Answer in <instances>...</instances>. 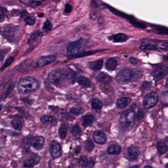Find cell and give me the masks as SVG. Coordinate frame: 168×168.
Here are the masks:
<instances>
[{
  "label": "cell",
  "instance_id": "1",
  "mask_svg": "<svg viewBox=\"0 0 168 168\" xmlns=\"http://www.w3.org/2000/svg\"><path fill=\"white\" fill-rule=\"evenodd\" d=\"M76 74L70 68L53 70L48 74L47 79L49 82L55 86L60 87L63 86L65 82H74Z\"/></svg>",
  "mask_w": 168,
  "mask_h": 168
},
{
  "label": "cell",
  "instance_id": "2",
  "mask_svg": "<svg viewBox=\"0 0 168 168\" xmlns=\"http://www.w3.org/2000/svg\"><path fill=\"white\" fill-rule=\"evenodd\" d=\"M39 87L40 84L37 80L28 76L21 79L17 84V88L20 94H28L37 90Z\"/></svg>",
  "mask_w": 168,
  "mask_h": 168
},
{
  "label": "cell",
  "instance_id": "3",
  "mask_svg": "<svg viewBox=\"0 0 168 168\" xmlns=\"http://www.w3.org/2000/svg\"><path fill=\"white\" fill-rule=\"evenodd\" d=\"M136 117L135 111L130 109L123 112L120 118L119 124L121 129L123 131H128L132 128Z\"/></svg>",
  "mask_w": 168,
  "mask_h": 168
},
{
  "label": "cell",
  "instance_id": "4",
  "mask_svg": "<svg viewBox=\"0 0 168 168\" xmlns=\"http://www.w3.org/2000/svg\"><path fill=\"white\" fill-rule=\"evenodd\" d=\"M168 74V65L162 64L156 67L152 72V75L156 82L162 80Z\"/></svg>",
  "mask_w": 168,
  "mask_h": 168
},
{
  "label": "cell",
  "instance_id": "5",
  "mask_svg": "<svg viewBox=\"0 0 168 168\" xmlns=\"http://www.w3.org/2000/svg\"><path fill=\"white\" fill-rule=\"evenodd\" d=\"M133 73L129 69H123L117 74L116 76V80L119 84H125L131 80L132 77Z\"/></svg>",
  "mask_w": 168,
  "mask_h": 168
},
{
  "label": "cell",
  "instance_id": "6",
  "mask_svg": "<svg viewBox=\"0 0 168 168\" xmlns=\"http://www.w3.org/2000/svg\"><path fill=\"white\" fill-rule=\"evenodd\" d=\"M158 100V95L155 92H152L146 95L143 101V106L146 109H150L155 106Z\"/></svg>",
  "mask_w": 168,
  "mask_h": 168
},
{
  "label": "cell",
  "instance_id": "7",
  "mask_svg": "<svg viewBox=\"0 0 168 168\" xmlns=\"http://www.w3.org/2000/svg\"><path fill=\"white\" fill-rule=\"evenodd\" d=\"M82 44V40L72 42L67 47V54L70 57H73L79 53Z\"/></svg>",
  "mask_w": 168,
  "mask_h": 168
},
{
  "label": "cell",
  "instance_id": "8",
  "mask_svg": "<svg viewBox=\"0 0 168 168\" xmlns=\"http://www.w3.org/2000/svg\"><path fill=\"white\" fill-rule=\"evenodd\" d=\"M2 30V34L5 39L10 41L14 40L16 32V28L13 26H7Z\"/></svg>",
  "mask_w": 168,
  "mask_h": 168
},
{
  "label": "cell",
  "instance_id": "9",
  "mask_svg": "<svg viewBox=\"0 0 168 168\" xmlns=\"http://www.w3.org/2000/svg\"><path fill=\"white\" fill-rule=\"evenodd\" d=\"M40 158L39 156L36 154L32 153L28 156L24 160L23 165L24 167L31 168L37 165L40 162Z\"/></svg>",
  "mask_w": 168,
  "mask_h": 168
},
{
  "label": "cell",
  "instance_id": "10",
  "mask_svg": "<svg viewBox=\"0 0 168 168\" xmlns=\"http://www.w3.org/2000/svg\"><path fill=\"white\" fill-rule=\"evenodd\" d=\"M50 152L53 158H58L61 155V149L59 143L55 141H52L50 143Z\"/></svg>",
  "mask_w": 168,
  "mask_h": 168
},
{
  "label": "cell",
  "instance_id": "11",
  "mask_svg": "<svg viewBox=\"0 0 168 168\" xmlns=\"http://www.w3.org/2000/svg\"><path fill=\"white\" fill-rule=\"evenodd\" d=\"M55 59L56 57L54 55H48L41 57L37 61L36 66L38 67L44 66L51 63L55 60Z\"/></svg>",
  "mask_w": 168,
  "mask_h": 168
},
{
  "label": "cell",
  "instance_id": "12",
  "mask_svg": "<svg viewBox=\"0 0 168 168\" xmlns=\"http://www.w3.org/2000/svg\"><path fill=\"white\" fill-rule=\"evenodd\" d=\"M45 143V140L43 136H37L33 138L31 146L36 150H40L43 149Z\"/></svg>",
  "mask_w": 168,
  "mask_h": 168
},
{
  "label": "cell",
  "instance_id": "13",
  "mask_svg": "<svg viewBox=\"0 0 168 168\" xmlns=\"http://www.w3.org/2000/svg\"><path fill=\"white\" fill-rule=\"evenodd\" d=\"M93 138L95 142L100 145H103L106 142V137L105 133L102 131L98 130L94 132Z\"/></svg>",
  "mask_w": 168,
  "mask_h": 168
},
{
  "label": "cell",
  "instance_id": "14",
  "mask_svg": "<svg viewBox=\"0 0 168 168\" xmlns=\"http://www.w3.org/2000/svg\"><path fill=\"white\" fill-rule=\"evenodd\" d=\"M127 154L130 160L134 161L138 159L139 152L137 148L134 146H130L127 148Z\"/></svg>",
  "mask_w": 168,
  "mask_h": 168
},
{
  "label": "cell",
  "instance_id": "15",
  "mask_svg": "<svg viewBox=\"0 0 168 168\" xmlns=\"http://www.w3.org/2000/svg\"><path fill=\"white\" fill-rule=\"evenodd\" d=\"M40 121L43 123H50L52 126L56 125L57 123L56 119L53 116L44 115L40 118Z\"/></svg>",
  "mask_w": 168,
  "mask_h": 168
},
{
  "label": "cell",
  "instance_id": "16",
  "mask_svg": "<svg viewBox=\"0 0 168 168\" xmlns=\"http://www.w3.org/2000/svg\"><path fill=\"white\" fill-rule=\"evenodd\" d=\"M96 79L98 82L104 84H109L112 80L110 76L105 73H100L97 76Z\"/></svg>",
  "mask_w": 168,
  "mask_h": 168
},
{
  "label": "cell",
  "instance_id": "17",
  "mask_svg": "<svg viewBox=\"0 0 168 168\" xmlns=\"http://www.w3.org/2000/svg\"><path fill=\"white\" fill-rule=\"evenodd\" d=\"M131 99L129 97H122L118 99L117 101V108L119 109H124L131 103Z\"/></svg>",
  "mask_w": 168,
  "mask_h": 168
},
{
  "label": "cell",
  "instance_id": "18",
  "mask_svg": "<svg viewBox=\"0 0 168 168\" xmlns=\"http://www.w3.org/2000/svg\"><path fill=\"white\" fill-rule=\"evenodd\" d=\"M109 39H110V40H112L114 43H122L126 41L128 38L126 34L119 33L112 36Z\"/></svg>",
  "mask_w": 168,
  "mask_h": 168
},
{
  "label": "cell",
  "instance_id": "19",
  "mask_svg": "<svg viewBox=\"0 0 168 168\" xmlns=\"http://www.w3.org/2000/svg\"><path fill=\"white\" fill-rule=\"evenodd\" d=\"M95 117L93 115H87L83 116L82 119V125L84 127L91 125L94 122Z\"/></svg>",
  "mask_w": 168,
  "mask_h": 168
},
{
  "label": "cell",
  "instance_id": "20",
  "mask_svg": "<svg viewBox=\"0 0 168 168\" xmlns=\"http://www.w3.org/2000/svg\"><path fill=\"white\" fill-rule=\"evenodd\" d=\"M108 153L111 155H118L121 153L122 148L119 146L116 145H111L108 148Z\"/></svg>",
  "mask_w": 168,
  "mask_h": 168
},
{
  "label": "cell",
  "instance_id": "21",
  "mask_svg": "<svg viewBox=\"0 0 168 168\" xmlns=\"http://www.w3.org/2000/svg\"><path fill=\"white\" fill-rule=\"evenodd\" d=\"M117 62L114 58H110L107 60L105 66L108 70H114L117 67Z\"/></svg>",
  "mask_w": 168,
  "mask_h": 168
},
{
  "label": "cell",
  "instance_id": "22",
  "mask_svg": "<svg viewBox=\"0 0 168 168\" xmlns=\"http://www.w3.org/2000/svg\"><path fill=\"white\" fill-rule=\"evenodd\" d=\"M103 65V60L99 59L96 61H93L90 63V69L93 70H101Z\"/></svg>",
  "mask_w": 168,
  "mask_h": 168
},
{
  "label": "cell",
  "instance_id": "23",
  "mask_svg": "<svg viewBox=\"0 0 168 168\" xmlns=\"http://www.w3.org/2000/svg\"><path fill=\"white\" fill-rule=\"evenodd\" d=\"M76 80L80 86H82L83 87L86 88V87H90V86L89 80L84 76H79V77L76 79Z\"/></svg>",
  "mask_w": 168,
  "mask_h": 168
},
{
  "label": "cell",
  "instance_id": "24",
  "mask_svg": "<svg viewBox=\"0 0 168 168\" xmlns=\"http://www.w3.org/2000/svg\"><path fill=\"white\" fill-rule=\"evenodd\" d=\"M91 106L93 110L97 112H99L101 110V109L103 107V104L100 100L97 99V98H95L92 100Z\"/></svg>",
  "mask_w": 168,
  "mask_h": 168
},
{
  "label": "cell",
  "instance_id": "25",
  "mask_svg": "<svg viewBox=\"0 0 168 168\" xmlns=\"http://www.w3.org/2000/svg\"><path fill=\"white\" fill-rule=\"evenodd\" d=\"M68 126L66 124H62L59 128V135L61 139L66 138L67 133Z\"/></svg>",
  "mask_w": 168,
  "mask_h": 168
},
{
  "label": "cell",
  "instance_id": "26",
  "mask_svg": "<svg viewBox=\"0 0 168 168\" xmlns=\"http://www.w3.org/2000/svg\"><path fill=\"white\" fill-rule=\"evenodd\" d=\"M157 148L159 154L161 155H162L165 154L168 149V148L165 145V143H164V142H163L161 141H159L157 142Z\"/></svg>",
  "mask_w": 168,
  "mask_h": 168
},
{
  "label": "cell",
  "instance_id": "27",
  "mask_svg": "<svg viewBox=\"0 0 168 168\" xmlns=\"http://www.w3.org/2000/svg\"><path fill=\"white\" fill-rule=\"evenodd\" d=\"M41 35H42V33L40 32V31H36V32H34L31 34L30 39H29V40L28 41V43L29 44H31L36 40H37L38 39Z\"/></svg>",
  "mask_w": 168,
  "mask_h": 168
},
{
  "label": "cell",
  "instance_id": "28",
  "mask_svg": "<svg viewBox=\"0 0 168 168\" xmlns=\"http://www.w3.org/2000/svg\"><path fill=\"white\" fill-rule=\"evenodd\" d=\"M97 51H83V52H81L78 53L76 55L72 57V58H80V57H82L92 55V54H94L95 53L97 52Z\"/></svg>",
  "mask_w": 168,
  "mask_h": 168
},
{
  "label": "cell",
  "instance_id": "29",
  "mask_svg": "<svg viewBox=\"0 0 168 168\" xmlns=\"http://www.w3.org/2000/svg\"><path fill=\"white\" fill-rule=\"evenodd\" d=\"M85 148L87 152H91L94 148V145L91 140L88 139L85 142Z\"/></svg>",
  "mask_w": 168,
  "mask_h": 168
},
{
  "label": "cell",
  "instance_id": "30",
  "mask_svg": "<svg viewBox=\"0 0 168 168\" xmlns=\"http://www.w3.org/2000/svg\"><path fill=\"white\" fill-rule=\"evenodd\" d=\"M11 125L13 128L17 131H20L22 129V124L20 120H13L11 121Z\"/></svg>",
  "mask_w": 168,
  "mask_h": 168
},
{
  "label": "cell",
  "instance_id": "31",
  "mask_svg": "<svg viewBox=\"0 0 168 168\" xmlns=\"http://www.w3.org/2000/svg\"><path fill=\"white\" fill-rule=\"evenodd\" d=\"M140 49L142 50H153L157 49L156 46L153 44H142L140 46Z\"/></svg>",
  "mask_w": 168,
  "mask_h": 168
},
{
  "label": "cell",
  "instance_id": "32",
  "mask_svg": "<svg viewBox=\"0 0 168 168\" xmlns=\"http://www.w3.org/2000/svg\"><path fill=\"white\" fill-rule=\"evenodd\" d=\"M70 112L72 114H74L75 116H79L84 112L83 109L81 108H76V107H73L70 109Z\"/></svg>",
  "mask_w": 168,
  "mask_h": 168
},
{
  "label": "cell",
  "instance_id": "33",
  "mask_svg": "<svg viewBox=\"0 0 168 168\" xmlns=\"http://www.w3.org/2000/svg\"><path fill=\"white\" fill-rule=\"evenodd\" d=\"M79 164L81 166L83 167H86L88 166V161L87 157L85 156H81L79 158Z\"/></svg>",
  "mask_w": 168,
  "mask_h": 168
},
{
  "label": "cell",
  "instance_id": "34",
  "mask_svg": "<svg viewBox=\"0 0 168 168\" xmlns=\"http://www.w3.org/2000/svg\"><path fill=\"white\" fill-rule=\"evenodd\" d=\"M81 130L79 126L75 125L72 127L70 130V133L74 136H77L80 134Z\"/></svg>",
  "mask_w": 168,
  "mask_h": 168
},
{
  "label": "cell",
  "instance_id": "35",
  "mask_svg": "<svg viewBox=\"0 0 168 168\" xmlns=\"http://www.w3.org/2000/svg\"><path fill=\"white\" fill-rule=\"evenodd\" d=\"M33 138L30 137V136H27L26 138H25L23 141V147L24 148H29L30 146H31V142H32V140Z\"/></svg>",
  "mask_w": 168,
  "mask_h": 168
},
{
  "label": "cell",
  "instance_id": "36",
  "mask_svg": "<svg viewBox=\"0 0 168 168\" xmlns=\"http://www.w3.org/2000/svg\"><path fill=\"white\" fill-rule=\"evenodd\" d=\"M14 58L13 57H9V58H8L7 60H6V61H5V63H4V64L2 66L1 68V72H2L4 69H6V68L8 67L10 65H11L12 63L14 62Z\"/></svg>",
  "mask_w": 168,
  "mask_h": 168
},
{
  "label": "cell",
  "instance_id": "37",
  "mask_svg": "<svg viewBox=\"0 0 168 168\" xmlns=\"http://www.w3.org/2000/svg\"><path fill=\"white\" fill-rule=\"evenodd\" d=\"M51 28H52V25H51V22H50L49 20H46L44 24L43 29L44 31L46 32V31H48L50 30H51Z\"/></svg>",
  "mask_w": 168,
  "mask_h": 168
},
{
  "label": "cell",
  "instance_id": "38",
  "mask_svg": "<svg viewBox=\"0 0 168 168\" xmlns=\"http://www.w3.org/2000/svg\"><path fill=\"white\" fill-rule=\"evenodd\" d=\"M145 116V110L143 109H140L136 114V118L139 121L142 120Z\"/></svg>",
  "mask_w": 168,
  "mask_h": 168
},
{
  "label": "cell",
  "instance_id": "39",
  "mask_svg": "<svg viewBox=\"0 0 168 168\" xmlns=\"http://www.w3.org/2000/svg\"><path fill=\"white\" fill-rule=\"evenodd\" d=\"M24 21H25V23L27 25H34L35 23L36 20H34V18H32L31 17L27 16L25 18Z\"/></svg>",
  "mask_w": 168,
  "mask_h": 168
},
{
  "label": "cell",
  "instance_id": "40",
  "mask_svg": "<svg viewBox=\"0 0 168 168\" xmlns=\"http://www.w3.org/2000/svg\"><path fill=\"white\" fill-rule=\"evenodd\" d=\"M8 10L6 8L1 7V13H0V20L1 21H3L4 20V17L7 15Z\"/></svg>",
  "mask_w": 168,
  "mask_h": 168
},
{
  "label": "cell",
  "instance_id": "41",
  "mask_svg": "<svg viewBox=\"0 0 168 168\" xmlns=\"http://www.w3.org/2000/svg\"><path fill=\"white\" fill-rule=\"evenodd\" d=\"M14 85H10V86L8 87V90H7V91L6 92L4 93L3 94V95L2 96L1 99H4V98H6L8 96V94H10V93L11 92V91L13 90V88H14Z\"/></svg>",
  "mask_w": 168,
  "mask_h": 168
},
{
  "label": "cell",
  "instance_id": "42",
  "mask_svg": "<svg viewBox=\"0 0 168 168\" xmlns=\"http://www.w3.org/2000/svg\"><path fill=\"white\" fill-rule=\"evenodd\" d=\"M73 10V7L71 5L69 4H67L65 5V10H64V12L66 14H69Z\"/></svg>",
  "mask_w": 168,
  "mask_h": 168
},
{
  "label": "cell",
  "instance_id": "43",
  "mask_svg": "<svg viewBox=\"0 0 168 168\" xmlns=\"http://www.w3.org/2000/svg\"><path fill=\"white\" fill-rule=\"evenodd\" d=\"M151 86V83L149 82H145L142 85V88L143 89H146V88H148Z\"/></svg>",
  "mask_w": 168,
  "mask_h": 168
},
{
  "label": "cell",
  "instance_id": "44",
  "mask_svg": "<svg viewBox=\"0 0 168 168\" xmlns=\"http://www.w3.org/2000/svg\"><path fill=\"white\" fill-rule=\"evenodd\" d=\"M40 2L38 1H33L32 2V3H31V7L33 8H35V7H38V6L40 5Z\"/></svg>",
  "mask_w": 168,
  "mask_h": 168
},
{
  "label": "cell",
  "instance_id": "45",
  "mask_svg": "<svg viewBox=\"0 0 168 168\" xmlns=\"http://www.w3.org/2000/svg\"><path fill=\"white\" fill-rule=\"evenodd\" d=\"M129 62H130L131 64H134V65H136V63H137L136 59L135 58H134V57H131V58H130Z\"/></svg>",
  "mask_w": 168,
  "mask_h": 168
},
{
  "label": "cell",
  "instance_id": "46",
  "mask_svg": "<svg viewBox=\"0 0 168 168\" xmlns=\"http://www.w3.org/2000/svg\"><path fill=\"white\" fill-rule=\"evenodd\" d=\"M26 14L27 11L26 10H23V11H21L20 13V16L21 17H23Z\"/></svg>",
  "mask_w": 168,
  "mask_h": 168
},
{
  "label": "cell",
  "instance_id": "47",
  "mask_svg": "<svg viewBox=\"0 0 168 168\" xmlns=\"http://www.w3.org/2000/svg\"><path fill=\"white\" fill-rule=\"evenodd\" d=\"M94 164H95V163H94V162L93 161H90L89 163H88V166L89 167H93L94 166Z\"/></svg>",
  "mask_w": 168,
  "mask_h": 168
},
{
  "label": "cell",
  "instance_id": "48",
  "mask_svg": "<svg viewBox=\"0 0 168 168\" xmlns=\"http://www.w3.org/2000/svg\"><path fill=\"white\" fill-rule=\"evenodd\" d=\"M164 143H165V145H166V146H167V148H168V137H166L164 139Z\"/></svg>",
  "mask_w": 168,
  "mask_h": 168
},
{
  "label": "cell",
  "instance_id": "49",
  "mask_svg": "<svg viewBox=\"0 0 168 168\" xmlns=\"http://www.w3.org/2000/svg\"><path fill=\"white\" fill-rule=\"evenodd\" d=\"M162 46L165 48L168 49V43H165L163 44Z\"/></svg>",
  "mask_w": 168,
  "mask_h": 168
},
{
  "label": "cell",
  "instance_id": "50",
  "mask_svg": "<svg viewBox=\"0 0 168 168\" xmlns=\"http://www.w3.org/2000/svg\"><path fill=\"white\" fill-rule=\"evenodd\" d=\"M166 86L168 87V79H167V80H166Z\"/></svg>",
  "mask_w": 168,
  "mask_h": 168
},
{
  "label": "cell",
  "instance_id": "51",
  "mask_svg": "<svg viewBox=\"0 0 168 168\" xmlns=\"http://www.w3.org/2000/svg\"><path fill=\"white\" fill-rule=\"evenodd\" d=\"M43 16H44V14H39V15H38V16H39V17H42Z\"/></svg>",
  "mask_w": 168,
  "mask_h": 168
},
{
  "label": "cell",
  "instance_id": "52",
  "mask_svg": "<svg viewBox=\"0 0 168 168\" xmlns=\"http://www.w3.org/2000/svg\"><path fill=\"white\" fill-rule=\"evenodd\" d=\"M145 168H152V166H150L147 165L145 166Z\"/></svg>",
  "mask_w": 168,
  "mask_h": 168
},
{
  "label": "cell",
  "instance_id": "53",
  "mask_svg": "<svg viewBox=\"0 0 168 168\" xmlns=\"http://www.w3.org/2000/svg\"><path fill=\"white\" fill-rule=\"evenodd\" d=\"M166 167H167V168H168V163L167 164V166H166Z\"/></svg>",
  "mask_w": 168,
  "mask_h": 168
}]
</instances>
